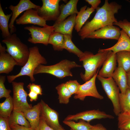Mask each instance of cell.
Here are the masks:
<instances>
[{
    "label": "cell",
    "mask_w": 130,
    "mask_h": 130,
    "mask_svg": "<svg viewBox=\"0 0 130 130\" xmlns=\"http://www.w3.org/2000/svg\"><path fill=\"white\" fill-rule=\"evenodd\" d=\"M121 8V5L115 2L109 3L108 0H105L103 5L96 9V13L93 19L86 22L78 32L81 39H84L92 32L106 26L113 25L117 22L114 14Z\"/></svg>",
    "instance_id": "1"
},
{
    "label": "cell",
    "mask_w": 130,
    "mask_h": 130,
    "mask_svg": "<svg viewBox=\"0 0 130 130\" xmlns=\"http://www.w3.org/2000/svg\"><path fill=\"white\" fill-rule=\"evenodd\" d=\"M2 42L6 44V52L13 58L17 65L23 66L29 55V48L27 46L22 42L15 33L4 38Z\"/></svg>",
    "instance_id": "2"
},
{
    "label": "cell",
    "mask_w": 130,
    "mask_h": 130,
    "mask_svg": "<svg viewBox=\"0 0 130 130\" xmlns=\"http://www.w3.org/2000/svg\"><path fill=\"white\" fill-rule=\"evenodd\" d=\"M29 49L30 53L28 60L21 67L20 72L16 75L7 76L9 83H12L17 78L23 76H29L31 81H34L35 79L34 77V72L35 69L40 64L45 65L47 63L46 59L40 54L37 46L30 47Z\"/></svg>",
    "instance_id": "3"
},
{
    "label": "cell",
    "mask_w": 130,
    "mask_h": 130,
    "mask_svg": "<svg viewBox=\"0 0 130 130\" xmlns=\"http://www.w3.org/2000/svg\"><path fill=\"white\" fill-rule=\"evenodd\" d=\"M81 66L74 61L65 59L52 65L47 66L40 64L35 69L34 74L46 73L61 79L66 77L72 76L73 75L71 71V69Z\"/></svg>",
    "instance_id": "4"
},
{
    "label": "cell",
    "mask_w": 130,
    "mask_h": 130,
    "mask_svg": "<svg viewBox=\"0 0 130 130\" xmlns=\"http://www.w3.org/2000/svg\"><path fill=\"white\" fill-rule=\"evenodd\" d=\"M108 51L98 52L95 55L90 52H85V55L82 61L85 71L80 74L83 80L86 82L91 79L97 72V70L102 65Z\"/></svg>",
    "instance_id": "5"
},
{
    "label": "cell",
    "mask_w": 130,
    "mask_h": 130,
    "mask_svg": "<svg viewBox=\"0 0 130 130\" xmlns=\"http://www.w3.org/2000/svg\"><path fill=\"white\" fill-rule=\"evenodd\" d=\"M97 78L101 82L102 87L107 96L112 102L113 111L118 116L121 113L119 97V89L112 77L105 78L97 75Z\"/></svg>",
    "instance_id": "6"
},
{
    "label": "cell",
    "mask_w": 130,
    "mask_h": 130,
    "mask_svg": "<svg viewBox=\"0 0 130 130\" xmlns=\"http://www.w3.org/2000/svg\"><path fill=\"white\" fill-rule=\"evenodd\" d=\"M12 83L13 92V110L23 112L32 108V105L29 104L27 101L28 94L24 89V83L13 81Z\"/></svg>",
    "instance_id": "7"
},
{
    "label": "cell",
    "mask_w": 130,
    "mask_h": 130,
    "mask_svg": "<svg viewBox=\"0 0 130 130\" xmlns=\"http://www.w3.org/2000/svg\"><path fill=\"white\" fill-rule=\"evenodd\" d=\"M24 29L29 31L31 37L28 39V41L32 44H42L45 46L48 44L50 37L54 31L53 26L47 25L42 27L32 25L25 27Z\"/></svg>",
    "instance_id": "8"
},
{
    "label": "cell",
    "mask_w": 130,
    "mask_h": 130,
    "mask_svg": "<svg viewBox=\"0 0 130 130\" xmlns=\"http://www.w3.org/2000/svg\"><path fill=\"white\" fill-rule=\"evenodd\" d=\"M42 5L36 10L39 15L46 21H56L60 13V0H42Z\"/></svg>",
    "instance_id": "9"
},
{
    "label": "cell",
    "mask_w": 130,
    "mask_h": 130,
    "mask_svg": "<svg viewBox=\"0 0 130 130\" xmlns=\"http://www.w3.org/2000/svg\"><path fill=\"white\" fill-rule=\"evenodd\" d=\"M99 70L89 80L80 85L77 91L74 96V99L84 101L87 96L92 97L101 100L103 99V97L98 92L95 84L96 79Z\"/></svg>",
    "instance_id": "10"
},
{
    "label": "cell",
    "mask_w": 130,
    "mask_h": 130,
    "mask_svg": "<svg viewBox=\"0 0 130 130\" xmlns=\"http://www.w3.org/2000/svg\"><path fill=\"white\" fill-rule=\"evenodd\" d=\"M40 103L41 107L40 117L54 130H64L59 122L57 112L51 108L42 100Z\"/></svg>",
    "instance_id": "11"
},
{
    "label": "cell",
    "mask_w": 130,
    "mask_h": 130,
    "mask_svg": "<svg viewBox=\"0 0 130 130\" xmlns=\"http://www.w3.org/2000/svg\"><path fill=\"white\" fill-rule=\"evenodd\" d=\"M40 7L34 4L30 0H20L16 6L11 5L9 7L12 12V15L9 24L10 33L12 34L16 31V28L14 25V22L21 13L30 9H34L36 10Z\"/></svg>",
    "instance_id": "12"
},
{
    "label": "cell",
    "mask_w": 130,
    "mask_h": 130,
    "mask_svg": "<svg viewBox=\"0 0 130 130\" xmlns=\"http://www.w3.org/2000/svg\"><path fill=\"white\" fill-rule=\"evenodd\" d=\"M114 118V117L112 115L107 114L104 111L94 110L82 112L74 115H68L64 120L77 121L79 120H82L89 123L95 119Z\"/></svg>",
    "instance_id": "13"
},
{
    "label": "cell",
    "mask_w": 130,
    "mask_h": 130,
    "mask_svg": "<svg viewBox=\"0 0 130 130\" xmlns=\"http://www.w3.org/2000/svg\"><path fill=\"white\" fill-rule=\"evenodd\" d=\"M120 29L113 25L107 26L89 33L86 38L110 39L118 40L120 35Z\"/></svg>",
    "instance_id": "14"
},
{
    "label": "cell",
    "mask_w": 130,
    "mask_h": 130,
    "mask_svg": "<svg viewBox=\"0 0 130 130\" xmlns=\"http://www.w3.org/2000/svg\"><path fill=\"white\" fill-rule=\"evenodd\" d=\"M15 21L18 25L31 24L43 27L47 25L46 21L39 15L36 10L32 9L26 11Z\"/></svg>",
    "instance_id": "15"
},
{
    "label": "cell",
    "mask_w": 130,
    "mask_h": 130,
    "mask_svg": "<svg viewBox=\"0 0 130 130\" xmlns=\"http://www.w3.org/2000/svg\"><path fill=\"white\" fill-rule=\"evenodd\" d=\"M116 53L113 52L108 51L106 58L102 65L101 69L98 75L104 78L112 77V74L116 68Z\"/></svg>",
    "instance_id": "16"
},
{
    "label": "cell",
    "mask_w": 130,
    "mask_h": 130,
    "mask_svg": "<svg viewBox=\"0 0 130 130\" xmlns=\"http://www.w3.org/2000/svg\"><path fill=\"white\" fill-rule=\"evenodd\" d=\"M6 49L0 43V73L8 74L12 71L16 62L8 53Z\"/></svg>",
    "instance_id": "17"
},
{
    "label": "cell",
    "mask_w": 130,
    "mask_h": 130,
    "mask_svg": "<svg viewBox=\"0 0 130 130\" xmlns=\"http://www.w3.org/2000/svg\"><path fill=\"white\" fill-rule=\"evenodd\" d=\"M111 51L115 53L122 51L130 52V38L123 30L117 42L113 46L105 49H99L98 52Z\"/></svg>",
    "instance_id": "18"
},
{
    "label": "cell",
    "mask_w": 130,
    "mask_h": 130,
    "mask_svg": "<svg viewBox=\"0 0 130 130\" xmlns=\"http://www.w3.org/2000/svg\"><path fill=\"white\" fill-rule=\"evenodd\" d=\"M78 0H70L65 4L60 5V13L59 15L53 25H57L65 20L68 16L78 12L77 5Z\"/></svg>",
    "instance_id": "19"
},
{
    "label": "cell",
    "mask_w": 130,
    "mask_h": 130,
    "mask_svg": "<svg viewBox=\"0 0 130 130\" xmlns=\"http://www.w3.org/2000/svg\"><path fill=\"white\" fill-rule=\"evenodd\" d=\"M41 109L39 102L34 105L31 109L23 112L25 117L29 122L31 127L34 130L39 123Z\"/></svg>",
    "instance_id": "20"
},
{
    "label": "cell",
    "mask_w": 130,
    "mask_h": 130,
    "mask_svg": "<svg viewBox=\"0 0 130 130\" xmlns=\"http://www.w3.org/2000/svg\"><path fill=\"white\" fill-rule=\"evenodd\" d=\"M76 16V14L72 15L58 24L53 25L55 28L54 32L64 35H68L72 37V32L75 25Z\"/></svg>",
    "instance_id": "21"
},
{
    "label": "cell",
    "mask_w": 130,
    "mask_h": 130,
    "mask_svg": "<svg viewBox=\"0 0 130 130\" xmlns=\"http://www.w3.org/2000/svg\"><path fill=\"white\" fill-rule=\"evenodd\" d=\"M112 77L121 92L125 93L128 88L127 84V73L122 68L117 67Z\"/></svg>",
    "instance_id": "22"
},
{
    "label": "cell",
    "mask_w": 130,
    "mask_h": 130,
    "mask_svg": "<svg viewBox=\"0 0 130 130\" xmlns=\"http://www.w3.org/2000/svg\"><path fill=\"white\" fill-rule=\"evenodd\" d=\"M95 10L91 7H87L86 5L81 7L77 14L75 20L74 28L77 32H79L91 14Z\"/></svg>",
    "instance_id": "23"
},
{
    "label": "cell",
    "mask_w": 130,
    "mask_h": 130,
    "mask_svg": "<svg viewBox=\"0 0 130 130\" xmlns=\"http://www.w3.org/2000/svg\"><path fill=\"white\" fill-rule=\"evenodd\" d=\"M8 122L10 127L17 125L31 127L29 122L25 117L23 112L13 110L9 118Z\"/></svg>",
    "instance_id": "24"
},
{
    "label": "cell",
    "mask_w": 130,
    "mask_h": 130,
    "mask_svg": "<svg viewBox=\"0 0 130 130\" xmlns=\"http://www.w3.org/2000/svg\"><path fill=\"white\" fill-rule=\"evenodd\" d=\"M64 35V49L77 56L79 58V61H81L85 55V52H83L75 46L72 41V37L67 34Z\"/></svg>",
    "instance_id": "25"
},
{
    "label": "cell",
    "mask_w": 130,
    "mask_h": 130,
    "mask_svg": "<svg viewBox=\"0 0 130 130\" xmlns=\"http://www.w3.org/2000/svg\"><path fill=\"white\" fill-rule=\"evenodd\" d=\"M12 13L5 14L0 3V28L3 37L4 39L10 36L11 34L9 30L8 22Z\"/></svg>",
    "instance_id": "26"
},
{
    "label": "cell",
    "mask_w": 130,
    "mask_h": 130,
    "mask_svg": "<svg viewBox=\"0 0 130 130\" xmlns=\"http://www.w3.org/2000/svg\"><path fill=\"white\" fill-rule=\"evenodd\" d=\"M118 67H122L127 72L130 71V52L122 51L116 53Z\"/></svg>",
    "instance_id": "27"
},
{
    "label": "cell",
    "mask_w": 130,
    "mask_h": 130,
    "mask_svg": "<svg viewBox=\"0 0 130 130\" xmlns=\"http://www.w3.org/2000/svg\"><path fill=\"white\" fill-rule=\"evenodd\" d=\"M64 35L54 31L50 37L48 44L52 45L54 50L62 51L64 49Z\"/></svg>",
    "instance_id": "28"
},
{
    "label": "cell",
    "mask_w": 130,
    "mask_h": 130,
    "mask_svg": "<svg viewBox=\"0 0 130 130\" xmlns=\"http://www.w3.org/2000/svg\"><path fill=\"white\" fill-rule=\"evenodd\" d=\"M55 88L58 95V99L59 103L65 104H68L72 95L67 87L65 83L58 85Z\"/></svg>",
    "instance_id": "29"
},
{
    "label": "cell",
    "mask_w": 130,
    "mask_h": 130,
    "mask_svg": "<svg viewBox=\"0 0 130 130\" xmlns=\"http://www.w3.org/2000/svg\"><path fill=\"white\" fill-rule=\"evenodd\" d=\"M13 109L12 98L10 96L5 101L0 103V117L8 118Z\"/></svg>",
    "instance_id": "30"
},
{
    "label": "cell",
    "mask_w": 130,
    "mask_h": 130,
    "mask_svg": "<svg viewBox=\"0 0 130 130\" xmlns=\"http://www.w3.org/2000/svg\"><path fill=\"white\" fill-rule=\"evenodd\" d=\"M63 122L69 126L71 128V130H92L93 126L89 123L82 120H80L78 122H76L73 120H64Z\"/></svg>",
    "instance_id": "31"
},
{
    "label": "cell",
    "mask_w": 130,
    "mask_h": 130,
    "mask_svg": "<svg viewBox=\"0 0 130 130\" xmlns=\"http://www.w3.org/2000/svg\"><path fill=\"white\" fill-rule=\"evenodd\" d=\"M119 101L121 113L130 111V89L128 88L125 93L119 94Z\"/></svg>",
    "instance_id": "32"
},
{
    "label": "cell",
    "mask_w": 130,
    "mask_h": 130,
    "mask_svg": "<svg viewBox=\"0 0 130 130\" xmlns=\"http://www.w3.org/2000/svg\"><path fill=\"white\" fill-rule=\"evenodd\" d=\"M117 116L118 129L130 130V111L120 113Z\"/></svg>",
    "instance_id": "33"
},
{
    "label": "cell",
    "mask_w": 130,
    "mask_h": 130,
    "mask_svg": "<svg viewBox=\"0 0 130 130\" xmlns=\"http://www.w3.org/2000/svg\"><path fill=\"white\" fill-rule=\"evenodd\" d=\"M6 80L5 76H0V98H6L9 97L11 91L6 88L4 83Z\"/></svg>",
    "instance_id": "34"
},
{
    "label": "cell",
    "mask_w": 130,
    "mask_h": 130,
    "mask_svg": "<svg viewBox=\"0 0 130 130\" xmlns=\"http://www.w3.org/2000/svg\"><path fill=\"white\" fill-rule=\"evenodd\" d=\"M113 25L119 26L125 32L130 38V22L125 19L123 20H119L115 22Z\"/></svg>",
    "instance_id": "35"
},
{
    "label": "cell",
    "mask_w": 130,
    "mask_h": 130,
    "mask_svg": "<svg viewBox=\"0 0 130 130\" xmlns=\"http://www.w3.org/2000/svg\"><path fill=\"white\" fill-rule=\"evenodd\" d=\"M72 95L75 94L77 91L80 85L77 80H70L65 83Z\"/></svg>",
    "instance_id": "36"
},
{
    "label": "cell",
    "mask_w": 130,
    "mask_h": 130,
    "mask_svg": "<svg viewBox=\"0 0 130 130\" xmlns=\"http://www.w3.org/2000/svg\"><path fill=\"white\" fill-rule=\"evenodd\" d=\"M29 91H32L38 95H42V91L40 85L36 84L34 83H29L27 86Z\"/></svg>",
    "instance_id": "37"
},
{
    "label": "cell",
    "mask_w": 130,
    "mask_h": 130,
    "mask_svg": "<svg viewBox=\"0 0 130 130\" xmlns=\"http://www.w3.org/2000/svg\"><path fill=\"white\" fill-rule=\"evenodd\" d=\"M9 118L0 117V130H11L9 124Z\"/></svg>",
    "instance_id": "38"
},
{
    "label": "cell",
    "mask_w": 130,
    "mask_h": 130,
    "mask_svg": "<svg viewBox=\"0 0 130 130\" xmlns=\"http://www.w3.org/2000/svg\"><path fill=\"white\" fill-rule=\"evenodd\" d=\"M35 130H54L46 124L45 120L40 117L39 123Z\"/></svg>",
    "instance_id": "39"
},
{
    "label": "cell",
    "mask_w": 130,
    "mask_h": 130,
    "mask_svg": "<svg viewBox=\"0 0 130 130\" xmlns=\"http://www.w3.org/2000/svg\"><path fill=\"white\" fill-rule=\"evenodd\" d=\"M85 1L91 6V7L94 9H97L98 6L100 3V0H85Z\"/></svg>",
    "instance_id": "40"
},
{
    "label": "cell",
    "mask_w": 130,
    "mask_h": 130,
    "mask_svg": "<svg viewBox=\"0 0 130 130\" xmlns=\"http://www.w3.org/2000/svg\"><path fill=\"white\" fill-rule=\"evenodd\" d=\"M11 130H34L31 127H28L19 125L11 127Z\"/></svg>",
    "instance_id": "41"
},
{
    "label": "cell",
    "mask_w": 130,
    "mask_h": 130,
    "mask_svg": "<svg viewBox=\"0 0 130 130\" xmlns=\"http://www.w3.org/2000/svg\"><path fill=\"white\" fill-rule=\"evenodd\" d=\"M38 94L32 91H29V92L28 94V96L30 98V101L31 102L36 101L38 99Z\"/></svg>",
    "instance_id": "42"
},
{
    "label": "cell",
    "mask_w": 130,
    "mask_h": 130,
    "mask_svg": "<svg viewBox=\"0 0 130 130\" xmlns=\"http://www.w3.org/2000/svg\"><path fill=\"white\" fill-rule=\"evenodd\" d=\"M92 130H107L101 124H98L93 125Z\"/></svg>",
    "instance_id": "43"
},
{
    "label": "cell",
    "mask_w": 130,
    "mask_h": 130,
    "mask_svg": "<svg viewBox=\"0 0 130 130\" xmlns=\"http://www.w3.org/2000/svg\"><path fill=\"white\" fill-rule=\"evenodd\" d=\"M127 78L128 87L130 89V71L127 73Z\"/></svg>",
    "instance_id": "44"
},
{
    "label": "cell",
    "mask_w": 130,
    "mask_h": 130,
    "mask_svg": "<svg viewBox=\"0 0 130 130\" xmlns=\"http://www.w3.org/2000/svg\"><path fill=\"white\" fill-rule=\"evenodd\" d=\"M118 130H119V129H118Z\"/></svg>",
    "instance_id": "45"
},
{
    "label": "cell",
    "mask_w": 130,
    "mask_h": 130,
    "mask_svg": "<svg viewBox=\"0 0 130 130\" xmlns=\"http://www.w3.org/2000/svg\"></svg>",
    "instance_id": "46"
}]
</instances>
